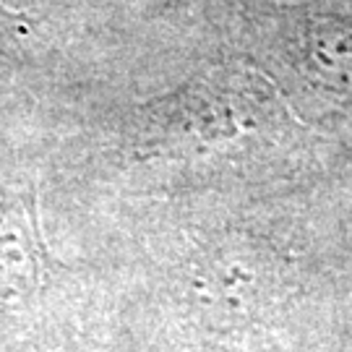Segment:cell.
<instances>
[{"instance_id":"cell-1","label":"cell","mask_w":352,"mask_h":352,"mask_svg":"<svg viewBox=\"0 0 352 352\" xmlns=\"http://www.w3.org/2000/svg\"><path fill=\"white\" fill-rule=\"evenodd\" d=\"M251 248L219 245L201 256L188 277L196 311L206 318H232L264 308L277 295V269Z\"/></svg>"}]
</instances>
